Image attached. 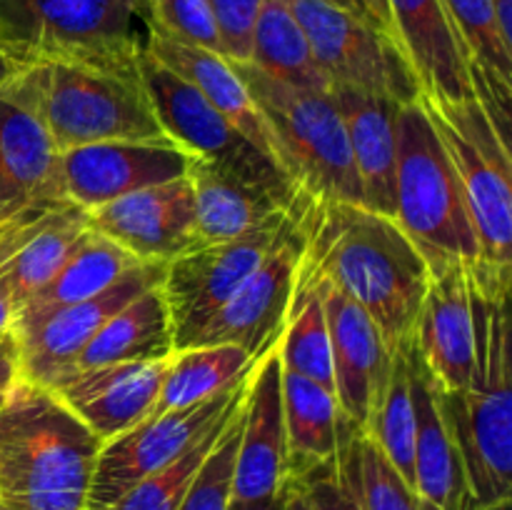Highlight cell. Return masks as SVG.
Segmentation results:
<instances>
[{
    "mask_svg": "<svg viewBox=\"0 0 512 510\" xmlns=\"http://www.w3.org/2000/svg\"><path fill=\"white\" fill-rule=\"evenodd\" d=\"M303 233L298 278L325 283L378 325L390 350L413 345L430 268L393 218L355 203H310L295 195Z\"/></svg>",
    "mask_w": 512,
    "mask_h": 510,
    "instance_id": "obj_1",
    "label": "cell"
},
{
    "mask_svg": "<svg viewBox=\"0 0 512 510\" xmlns=\"http://www.w3.org/2000/svg\"><path fill=\"white\" fill-rule=\"evenodd\" d=\"M103 440L48 388L18 378L0 405V503L8 510H88Z\"/></svg>",
    "mask_w": 512,
    "mask_h": 510,
    "instance_id": "obj_2",
    "label": "cell"
},
{
    "mask_svg": "<svg viewBox=\"0 0 512 510\" xmlns=\"http://www.w3.org/2000/svg\"><path fill=\"white\" fill-rule=\"evenodd\" d=\"M473 310V380L458 390L430 388L458 448L470 505L480 510L512 500V355L508 300L473 288Z\"/></svg>",
    "mask_w": 512,
    "mask_h": 510,
    "instance_id": "obj_3",
    "label": "cell"
},
{
    "mask_svg": "<svg viewBox=\"0 0 512 510\" xmlns=\"http://www.w3.org/2000/svg\"><path fill=\"white\" fill-rule=\"evenodd\" d=\"M438 130L473 225L478 260L470 283L483 298L508 300L512 280V155L510 140L495 128L475 98L435 100L420 95Z\"/></svg>",
    "mask_w": 512,
    "mask_h": 510,
    "instance_id": "obj_4",
    "label": "cell"
},
{
    "mask_svg": "<svg viewBox=\"0 0 512 510\" xmlns=\"http://www.w3.org/2000/svg\"><path fill=\"white\" fill-rule=\"evenodd\" d=\"M148 33L140 0H0V50L20 68L73 63L138 75Z\"/></svg>",
    "mask_w": 512,
    "mask_h": 510,
    "instance_id": "obj_5",
    "label": "cell"
},
{
    "mask_svg": "<svg viewBox=\"0 0 512 510\" xmlns=\"http://www.w3.org/2000/svg\"><path fill=\"white\" fill-rule=\"evenodd\" d=\"M0 90L43 125L58 153L108 140L168 138L138 75L38 63L20 68Z\"/></svg>",
    "mask_w": 512,
    "mask_h": 510,
    "instance_id": "obj_6",
    "label": "cell"
},
{
    "mask_svg": "<svg viewBox=\"0 0 512 510\" xmlns=\"http://www.w3.org/2000/svg\"><path fill=\"white\" fill-rule=\"evenodd\" d=\"M233 65L263 118L275 163L295 185V193L310 203L363 205L348 135L330 90L295 88L250 63Z\"/></svg>",
    "mask_w": 512,
    "mask_h": 510,
    "instance_id": "obj_7",
    "label": "cell"
},
{
    "mask_svg": "<svg viewBox=\"0 0 512 510\" xmlns=\"http://www.w3.org/2000/svg\"><path fill=\"white\" fill-rule=\"evenodd\" d=\"M393 220L423 255L430 273L448 265L473 270L478 243L458 173L420 100L398 108Z\"/></svg>",
    "mask_w": 512,
    "mask_h": 510,
    "instance_id": "obj_8",
    "label": "cell"
},
{
    "mask_svg": "<svg viewBox=\"0 0 512 510\" xmlns=\"http://www.w3.org/2000/svg\"><path fill=\"white\" fill-rule=\"evenodd\" d=\"M138 78L155 110L160 128L193 158H203L283 205H293L295 185L270 155L245 138L193 85L165 68L153 55L138 60Z\"/></svg>",
    "mask_w": 512,
    "mask_h": 510,
    "instance_id": "obj_9",
    "label": "cell"
},
{
    "mask_svg": "<svg viewBox=\"0 0 512 510\" xmlns=\"http://www.w3.org/2000/svg\"><path fill=\"white\" fill-rule=\"evenodd\" d=\"M288 5L328 88L345 85L398 105L418 103L423 85L388 30L325 0H288Z\"/></svg>",
    "mask_w": 512,
    "mask_h": 510,
    "instance_id": "obj_10",
    "label": "cell"
},
{
    "mask_svg": "<svg viewBox=\"0 0 512 510\" xmlns=\"http://www.w3.org/2000/svg\"><path fill=\"white\" fill-rule=\"evenodd\" d=\"M248 385L250 375H245L238 385L203 403L170 410L165 415H150L118 438L103 443L90 480L88 510H108L140 480L173 463L230 413V408L248 393Z\"/></svg>",
    "mask_w": 512,
    "mask_h": 510,
    "instance_id": "obj_11",
    "label": "cell"
},
{
    "mask_svg": "<svg viewBox=\"0 0 512 510\" xmlns=\"http://www.w3.org/2000/svg\"><path fill=\"white\" fill-rule=\"evenodd\" d=\"M288 218L290 210L243 238L190 250L165 265L160 290L173 323L175 350L190 348L210 318L238 293L240 285L263 263Z\"/></svg>",
    "mask_w": 512,
    "mask_h": 510,
    "instance_id": "obj_12",
    "label": "cell"
},
{
    "mask_svg": "<svg viewBox=\"0 0 512 510\" xmlns=\"http://www.w3.org/2000/svg\"><path fill=\"white\" fill-rule=\"evenodd\" d=\"M168 263H140L123 275L115 285L83 303L65 305L45 315L38 323L15 328V353L18 375L25 383L40 388H55L73 373V363L80 350L98 335V330L128 305L135 295L153 288L163 280Z\"/></svg>",
    "mask_w": 512,
    "mask_h": 510,
    "instance_id": "obj_13",
    "label": "cell"
},
{
    "mask_svg": "<svg viewBox=\"0 0 512 510\" xmlns=\"http://www.w3.org/2000/svg\"><path fill=\"white\" fill-rule=\"evenodd\" d=\"M300 258H303V233H300L293 200L288 223L263 263L250 273L238 293L210 318L193 345L233 343L248 350L253 358H260L265 350L273 348L283 333L285 318L293 303Z\"/></svg>",
    "mask_w": 512,
    "mask_h": 510,
    "instance_id": "obj_14",
    "label": "cell"
},
{
    "mask_svg": "<svg viewBox=\"0 0 512 510\" xmlns=\"http://www.w3.org/2000/svg\"><path fill=\"white\" fill-rule=\"evenodd\" d=\"M190 155L170 138L108 140L63 150L58 158L60 193L80 210L170 183L188 173Z\"/></svg>",
    "mask_w": 512,
    "mask_h": 510,
    "instance_id": "obj_15",
    "label": "cell"
},
{
    "mask_svg": "<svg viewBox=\"0 0 512 510\" xmlns=\"http://www.w3.org/2000/svg\"><path fill=\"white\" fill-rule=\"evenodd\" d=\"M90 228L140 263H170L200 248L190 180L178 178L105 203L88 213Z\"/></svg>",
    "mask_w": 512,
    "mask_h": 510,
    "instance_id": "obj_16",
    "label": "cell"
},
{
    "mask_svg": "<svg viewBox=\"0 0 512 510\" xmlns=\"http://www.w3.org/2000/svg\"><path fill=\"white\" fill-rule=\"evenodd\" d=\"M413 350L435 390H458L473 380L475 310L473 283L465 265L430 273Z\"/></svg>",
    "mask_w": 512,
    "mask_h": 510,
    "instance_id": "obj_17",
    "label": "cell"
},
{
    "mask_svg": "<svg viewBox=\"0 0 512 510\" xmlns=\"http://www.w3.org/2000/svg\"><path fill=\"white\" fill-rule=\"evenodd\" d=\"M315 285L323 293L325 320H328L338 410L345 420L365 430L383 393L393 350L388 348L378 325L365 315V310H360L353 300L330 285Z\"/></svg>",
    "mask_w": 512,
    "mask_h": 510,
    "instance_id": "obj_18",
    "label": "cell"
},
{
    "mask_svg": "<svg viewBox=\"0 0 512 510\" xmlns=\"http://www.w3.org/2000/svg\"><path fill=\"white\" fill-rule=\"evenodd\" d=\"M173 355L78 370L48 390L63 400L90 433L108 443L148 418Z\"/></svg>",
    "mask_w": 512,
    "mask_h": 510,
    "instance_id": "obj_19",
    "label": "cell"
},
{
    "mask_svg": "<svg viewBox=\"0 0 512 510\" xmlns=\"http://www.w3.org/2000/svg\"><path fill=\"white\" fill-rule=\"evenodd\" d=\"M283 368L278 343L260 355L250 373L245 418L235 458L233 500L255 503L275 498L288 485L285 473V423H283Z\"/></svg>",
    "mask_w": 512,
    "mask_h": 510,
    "instance_id": "obj_20",
    "label": "cell"
},
{
    "mask_svg": "<svg viewBox=\"0 0 512 510\" xmlns=\"http://www.w3.org/2000/svg\"><path fill=\"white\" fill-rule=\"evenodd\" d=\"M58 148L43 125L0 90V225L60 203Z\"/></svg>",
    "mask_w": 512,
    "mask_h": 510,
    "instance_id": "obj_21",
    "label": "cell"
},
{
    "mask_svg": "<svg viewBox=\"0 0 512 510\" xmlns=\"http://www.w3.org/2000/svg\"><path fill=\"white\" fill-rule=\"evenodd\" d=\"M393 38L413 65L423 95L435 100L475 98L463 48L443 0H385Z\"/></svg>",
    "mask_w": 512,
    "mask_h": 510,
    "instance_id": "obj_22",
    "label": "cell"
},
{
    "mask_svg": "<svg viewBox=\"0 0 512 510\" xmlns=\"http://www.w3.org/2000/svg\"><path fill=\"white\" fill-rule=\"evenodd\" d=\"M328 90L343 118L350 155L363 190V208L393 218L400 105L345 85H330Z\"/></svg>",
    "mask_w": 512,
    "mask_h": 510,
    "instance_id": "obj_23",
    "label": "cell"
},
{
    "mask_svg": "<svg viewBox=\"0 0 512 510\" xmlns=\"http://www.w3.org/2000/svg\"><path fill=\"white\" fill-rule=\"evenodd\" d=\"M145 53L153 55L158 63H163L165 68L173 70L178 78H183L185 83L193 85V88L198 90L218 113H223L245 138L253 140L265 155H270V158L275 160L273 145H270L263 118H260L258 108H255L248 90H245L235 65L230 63L225 55L170 38V35L155 30L153 25H150Z\"/></svg>",
    "mask_w": 512,
    "mask_h": 510,
    "instance_id": "obj_24",
    "label": "cell"
},
{
    "mask_svg": "<svg viewBox=\"0 0 512 510\" xmlns=\"http://www.w3.org/2000/svg\"><path fill=\"white\" fill-rule=\"evenodd\" d=\"M185 178L193 188L195 233H198L200 248L243 238L283 218L290 210V205H283L265 190L243 183L203 158L190 155Z\"/></svg>",
    "mask_w": 512,
    "mask_h": 510,
    "instance_id": "obj_25",
    "label": "cell"
},
{
    "mask_svg": "<svg viewBox=\"0 0 512 510\" xmlns=\"http://www.w3.org/2000/svg\"><path fill=\"white\" fill-rule=\"evenodd\" d=\"M415 403V495L425 510H473L458 448L440 418L428 373L410 348Z\"/></svg>",
    "mask_w": 512,
    "mask_h": 510,
    "instance_id": "obj_26",
    "label": "cell"
},
{
    "mask_svg": "<svg viewBox=\"0 0 512 510\" xmlns=\"http://www.w3.org/2000/svg\"><path fill=\"white\" fill-rule=\"evenodd\" d=\"M468 65L473 95L508 138L512 98V45L503 38L490 0H443Z\"/></svg>",
    "mask_w": 512,
    "mask_h": 510,
    "instance_id": "obj_27",
    "label": "cell"
},
{
    "mask_svg": "<svg viewBox=\"0 0 512 510\" xmlns=\"http://www.w3.org/2000/svg\"><path fill=\"white\" fill-rule=\"evenodd\" d=\"M135 265H140V260H135L128 250L115 245L98 230L88 228L83 238L75 243V248L70 250L68 258L63 260V265L55 270L53 278L18 310L13 330L38 323L45 315L55 313L65 305L95 298L110 285L118 283Z\"/></svg>",
    "mask_w": 512,
    "mask_h": 510,
    "instance_id": "obj_28",
    "label": "cell"
},
{
    "mask_svg": "<svg viewBox=\"0 0 512 510\" xmlns=\"http://www.w3.org/2000/svg\"><path fill=\"white\" fill-rule=\"evenodd\" d=\"M285 473L303 480L313 470L333 463L338 453L340 410L333 390L283 370Z\"/></svg>",
    "mask_w": 512,
    "mask_h": 510,
    "instance_id": "obj_29",
    "label": "cell"
},
{
    "mask_svg": "<svg viewBox=\"0 0 512 510\" xmlns=\"http://www.w3.org/2000/svg\"><path fill=\"white\" fill-rule=\"evenodd\" d=\"M173 353V323L158 283L135 295L98 330V335L75 358L73 373L130 360H160Z\"/></svg>",
    "mask_w": 512,
    "mask_h": 510,
    "instance_id": "obj_30",
    "label": "cell"
},
{
    "mask_svg": "<svg viewBox=\"0 0 512 510\" xmlns=\"http://www.w3.org/2000/svg\"><path fill=\"white\" fill-rule=\"evenodd\" d=\"M333 468L360 510H425L415 490L405 483L375 440L343 415Z\"/></svg>",
    "mask_w": 512,
    "mask_h": 510,
    "instance_id": "obj_31",
    "label": "cell"
},
{
    "mask_svg": "<svg viewBox=\"0 0 512 510\" xmlns=\"http://www.w3.org/2000/svg\"><path fill=\"white\" fill-rule=\"evenodd\" d=\"M258 360L260 358H253L248 350L233 343L193 345V348L175 350L150 415L188 408V405L203 403L223 390H230L245 375H250Z\"/></svg>",
    "mask_w": 512,
    "mask_h": 510,
    "instance_id": "obj_32",
    "label": "cell"
},
{
    "mask_svg": "<svg viewBox=\"0 0 512 510\" xmlns=\"http://www.w3.org/2000/svg\"><path fill=\"white\" fill-rule=\"evenodd\" d=\"M248 63L268 78L308 90H328L288 0H263L250 38Z\"/></svg>",
    "mask_w": 512,
    "mask_h": 510,
    "instance_id": "obj_33",
    "label": "cell"
},
{
    "mask_svg": "<svg viewBox=\"0 0 512 510\" xmlns=\"http://www.w3.org/2000/svg\"><path fill=\"white\" fill-rule=\"evenodd\" d=\"M280 368L308 378L335 393L333 350H330L328 320H325L323 293L315 283H295L293 303L278 338Z\"/></svg>",
    "mask_w": 512,
    "mask_h": 510,
    "instance_id": "obj_34",
    "label": "cell"
},
{
    "mask_svg": "<svg viewBox=\"0 0 512 510\" xmlns=\"http://www.w3.org/2000/svg\"><path fill=\"white\" fill-rule=\"evenodd\" d=\"M410 348L413 345L393 350L383 393L365 433L415 490V403L410 383Z\"/></svg>",
    "mask_w": 512,
    "mask_h": 510,
    "instance_id": "obj_35",
    "label": "cell"
},
{
    "mask_svg": "<svg viewBox=\"0 0 512 510\" xmlns=\"http://www.w3.org/2000/svg\"><path fill=\"white\" fill-rule=\"evenodd\" d=\"M240 400L233 405V408H230V413L225 415L220 423H215L213 428H210L208 433L198 440V443L190 445L183 455H178L173 463H168L165 468H160L158 473H153V475H148L145 480H140L135 488H130L128 493H125L118 503L110 505L108 510H178L180 503H183L185 493H188V488L193 485L195 475H198L200 465L205 463V458H208V453L213 450L215 440H218V435L223 433L225 423H228V418L233 415V410L240 405Z\"/></svg>",
    "mask_w": 512,
    "mask_h": 510,
    "instance_id": "obj_36",
    "label": "cell"
},
{
    "mask_svg": "<svg viewBox=\"0 0 512 510\" xmlns=\"http://www.w3.org/2000/svg\"><path fill=\"white\" fill-rule=\"evenodd\" d=\"M245 398L240 400V405L225 423L223 433L218 435L213 450L200 465L198 475H195L193 485L188 488L178 510H230V505H233L235 458H238L240 430H243Z\"/></svg>",
    "mask_w": 512,
    "mask_h": 510,
    "instance_id": "obj_37",
    "label": "cell"
},
{
    "mask_svg": "<svg viewBox=\"0 0 512 510\" xmlns=\"http://www.w3.org/2000/svg\"><path fill=\"white\" fill-rule=\"evenodd\" d=\"M150 25L170 38L223 55L208 0H150Z\"/></svg>",
    "mask_w": 512,
    "mask_h": 510,
    "instance_id": "obj_38",
    "label": "cell"
},
{
    "mask_svg": "<svg viewBox=\"0 0 512 510\" xmlns=\"http://www.w3.org/2000/svg\"><path fill=\"white\" fill-rule=\"evenodd\" d=\"M263 0H208L220 33L223 55L233 63H248L250 38Z\"/></svg>",
    "mask_w": 512,
    "mask_h": 510,
    "instance_id": "obj_39",
    "label": "cell"
},
{
    "mask_svg": "<svg viewBox=\"0 0 512 510\" xmlns=\"http://www.w3.org/2000/svg\"><path fill=\"white\" fill-rule=\"evenodd\" d=\"M298 483L303 485L310 510H360L348 490L340 485L333 463L313 470Z\"/></svg>",
    "mask_w": 512,
    "mask_h": 510,
    "instance_id": "obj_40",
    "label": "cell"
},
{
    "mask_svg": "<svg viewBox=\"0 0 512 510\" xmlns=\"http://www.w3.org/2000/svg\"><path fill=\"white\" fill-rule=\"evenodd\" d=\"M18 353H15L13 335L0 338V405L5 403L13 385L18 383Z\"/></svg>",
    "mask_w": 512,
    "mask_h": 510,
    "instance_id": "obj_41",
    "label": "cell"
},
{
    "mask_svg": "<svg viewBox=\"0 0 512 510\" xmlns=\"http://www.w3.org/2000/svg\"><path fill=\"white\" fill-rule=\"evenodd\" d=\"M490 5H493L500 33L512 45V0H490Z\"/></svg>",
    "mask_w": 512,
    "mask_h": 510,
    "instance_id": "obj_42",
    "label": "cell"
},
{
    "mask_svg": "<svg viewBox=\"0 0 512 510\" xmlns=\"http://www.w3.org/2000/svg\"><path fill=\"white\" fill-rule=\"evenodd\" d=\"M283 510H310L308 498H305V490L298 480H288V488H285V498H283Z\"/></svg>",
    "mask_w": 512,
    "mask_h": 510,
    "instance_id": "obj_43",
    "label": "cell"
},
{
    "mask_svg": "<svg viewBox=\"0 0 512 510\" xmlns=\"http://www.w3.org/2000/svg\"><path fill=\"white\" fill-rule=\"evenodd\" d=\"M13 323H15V305L13 300L8 298V293L3 290V285H0V338L13 333Z\"/></svg>",
    "mask_w": 512,
    "mask_h": 510,
    "instance_id": "obj_44",
    "label": "cell"
},
{
    "mask_svg": "<svg viewBox=\"0 0 512 510\" xmlns=\"http://www.w3.org/2000/svg\"><path fill=\"white\" fill-rule=\"evenodd\" d=\"M288 488V485H285ZM285 488L280 490L275 498H268V500H255V503H235L230 505V510H283V498H285Z\"/></svg>",
    "mask_w": 512,
    "mask_h": 510,
    "instance_id": "obj_45",
    "label": "cell"
},
{
    "mask_svg": "<svg viewBox=\"0 0 512 510\" xmlns=\"http://www.w3.org/2000/svg\"><path fill=\"white\" fill-rule=\"evenodd\" d=\"M363 3H365V8L370 10V15H373L375 23H378L383 30H388L390 35H393V28H390L388 3H385V0H363Z\"/></svg>",
    "mask_w": 512,
    "mask_h": 510,
    "instance_id": "obj_46",
    "label": "cell"
},
{
    "mask_svg": "<svg viewBox=\"0 0 512 510\" xmlns=\"http://www.w3.org/2000/svg\"><path fill=\"white\" fill-rule=\"evenodd\" d=\"M325 3H333V5H338V8L353 10V13H358V15H363V18L373 20V15H370V10L365 8L363 0H325ZM373 23H375V20H373ZM375 25H378V23H375Z\"/></svg>",
    "mask_w": 512,
    "mask_h": 510,
    "instance_id": "obj_47",
    "label": "cell"
},
{
    "mask_svg": "<svg viewBox=\"0 0 512 510\" xmlns=\"http://www.w3.org/2000/svg\"><path fill=\"white\" fill-rule=\"evenodd\" d=\"M18 70H20V65L13 63V60H10L8 55H5L3 50H0V88H3V85L8 83V80L13 78V75L18 73Z\"/></svg>",
    "mask_w": 512,
    "mask_h": 510,
    "instance_id": "obj_48",
    "label": "cell"
},
{
    "mask_svg": "<svg viewBox=\"0 0 512 510\" xmlns=\"http://www.w3.org/2000/svg\"><path fill=\"white\" fill-rule=\"evenodd\" d=\"M480 510H512V500H503V503L488 505V508H480Z\"/></svg>",
    "mask_w": 512,
    "mask_h": 510,
    "instance_id": "obj_49",
    "label": "cell"
},
{
    "mask_svg": "<svg viewBox=\"0 0 512 510\" xmlns=\"http://www.w3.org/2000/svg\"><path fill=\"white\" fill-rule=\"evenodd\" d=\"M140 3H143V5H148V10H150V0H140Z\"/></svg>",
    "mask_w": 512,
    "mask_h": 510,
    "instance_id": "obj_50",
    "label": "cell"
},
{
    "mask_svg": "<svg viewBox=\"0 0 512 510\" xmlns=\"http://www.w3.org/2000/svg\"><path fill=\"white\" fill-rule=\"evenodd\" d=\"M0 510H8V508H5V505H3V503H0Z\"/></svg>",
    "mask_w": 512,
    "mask_h": 510,
    "instance_id": "obj_51",
    "label": "cell"
}]
</instances>
